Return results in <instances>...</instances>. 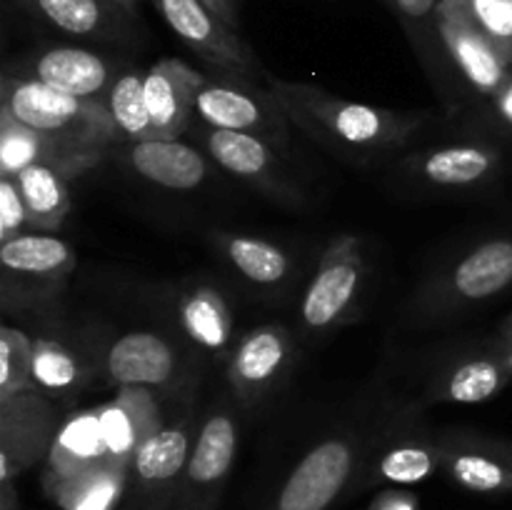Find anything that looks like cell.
<instances>
[{"mask_svg":"<svg viewBox=\"0 0 512 510\" xmlns=\"http://www.w3.org/2000/svg\"><path fill=\"white\" fill-rule=\"evenodd\" d=\"M128 160L140 178L170 190L198 188L208 175V165L200 150L180 140H143L133 143Z\"/></svg>","mask_w":512,"mask_h":510,"instance_id":"obj_14","label":"cell"},{"mask_svg":"<svg viewBox=\"0 0 512 510\" xmlns=\"http://www.w3.org/2000/svg\"><path fill=\"white\" fill-rule=\"evenodd\" d=\"M3 108L20 123L38 130L78 158L95 160L100 150L120 140L103 100L78 98L40 83L33 75H8L3 83Z\"/></svg>","mask_w":512,"mask_h":510,"instance_id":"obj_1","label":"cell"},{"mask_svg":"<svg viewBox=\"0 0 512 510\" xmlns=\"http://www.w3.org/2000/svg\"><path fill=\"white\" fill-rule=\"evenodd\" d=\"M205 148L220 168L238 175V178L263 185L273 178L275 155L260 135L243 133V130L208 128Z\"/></svg>","mask_w":512,"mask_h":510,"instance_id":"obj_21","label":"cell"},{"mask_svg":"<svg viewBox=\"0 0 512 510\" xmlns=\"http://www.w3.org/2000/svg\"><path fill=\"white\" fill-rule=\"evenodd\" d=\"M498 168V153L488 145H448L420 160L418 170L435 185H473Z\"/></svg>","mask_w":512,"mask_h":510,"instance_id":"obj_25","label":"cell"},{"mask_svg":"<svg viewBox=\"0 0 512 510\" xmlns=\"http://www.w3.org/2000/svg\"><path fill=\"white\" fill-rule=\"evenodd\" d=\"M195 118L203 120L208 128L218 130H255L268 128V108L255 98L250 90L225 80H208L195 93Z\"/></svg>","mask_w":512,"mask_h":510,"instance_id":"obj_17","label":"cell"},{"mask_svg":"<svg viewBox=\"0 0 512 510\" xmlns=\"http://www.w3.org/2000/svg\"><path fill=\"white\" fill-rule=\"evenodd\" d=\"M505 363V368L510 370V375H512V345H508V350H505V355L503 358H500Z\"/></svg>","mask_w":512,"mask_h":510,"instance_id":"obj_40","label":"cell"},{"mask_svg":"<svg viewBox=\"0 0 512 510\" xmlns=\"http://www.w3.org/2000/svg\"><path fill=\"white\" fill-rule=\"evenodd\" d=\"M180 323L195 345L225 355L233 338V315L218 290L208 285L190 290L180 303Z\"/></svg>","mask_w":512,"mask_h":510,"instance_id":"obj_22","label":"cell"},{"mask_svg":"<svg viewBox=\"0 0 512 510\" xmlns=\"http://www.w3.org/2000/svg\"><path fill=\"white\" fill-rule=\"evenodd\" d=\"M510 370L500 358H475L455 365L440 385V400L450 403H485L505 388Z\"/></svg>","mask_w":512,"mask_h":510,"instance_id":"obj_28","label":"cell"},{"mask_svg":"<svg viewBox=\"0 0 512 510\" xmlns=\"http://www.w3.org/2000/svg\"><path fill=\"white\" fill-rule=\"evenodd\" d=\"M0 403V480L13 483L15 475L28 468L43 450L48 440L50 413L35 390L0 398Z\"/></svg>","mask_w":512,"mask_h":510,"instance_id":"obj_10","label":"cell"},{"mask_svg":"<svg viewBox=\"0 0 512 510\" xmlns=\"http://www.w3.org/2000/svg\"><path fill=\"white\" fill-rule=\"evenodd\" d=\"M238 453V423L228 410H215L200 428L180 478V510H213Z\"/></svg>","mask_w":512,"mask_h":510,"instance_id":"obj_5","label":"cell"},{"mask_svg":"<svg viewBox=\"0 0 512 510\" xmlns=\"http://www.w3.org/2000/svg\"><path fill=\"white\" fill-rule=\"evenodd\" d=\"M290 360V333L280 325H263L245 335L230 353L228 380L243 403H255L285 373Z\"/></svg>","mask_w":512,"mask_h":510,"instance_id":"obj_9","label":"cell"},{"mask_svg":"<svg viewBox=\"0 0 512 510\" xmlns=\"http://www.w3.org/2000/svg\"><path fill=\"white\" fill-rule=\"evenodd\" d=\"M65 170L53 163H35L18 175L20 193L35 230H58L70 210Z\"/></svg>","mask_w":512,"mask_h":510,"instance_id":"obj_23","label":"cell"},{"mask_svg":"<svg viewBox=\"0 0 512 510\" xmlns=\"http://www.w3.org/2000/svg\"><path fill=\"white\" fill-rule=\"evenodd\" d=\"M223 248L225 258L250 283L275 285L288 278V253L268 240L253 235H223Z\"/></svg>","mask_w":512,"mask_h":510,"instance_id":"obj_27","label":"cell"},{"mask_svg":"<svg viewBox=\"0 0 512 510\" xmlns=\"http://www.w3.org/2000/svg\"><path fill=\"white\" fill-rule=\"evenodd\" d=\"M493 100H495V108H498V113L512 125V80H508V83H505L503 88L493 95Z\"/></svg>","mask_w":512,"mask_h":510,"instance_id":"obj_37","label":"cell"},{"mask_svg":"<svg viewBox=\"0 0 512 510\" xmlns=\"http://www.w3.org/2000/svg\"><path fill=\"white\" fill-rule=\"evenodd\" d=\"M508 70H510V80H512V53H510V58H508Z\"/></svg>","mask_w":512,"mask_h":510,"instance_id":"obj_42","label":"cell"},{"mask_svg":"<svg viewBox=\"0 0 512 510\" xmlns=\"http://www.w3.org/2000/svg\"><path fill=\"white\" fill-rule=\"evenodd\" d=\"M273 100L310 133L323 135L353 150H385L400 145L413 120L393 110L335 98L315 85L268 78Z\"/></svg>","mask_w":512,"mask_h":510,"instance_id":"obj_2","label":"cell"},{"mask_svg":"<svg viewBox=\"0 0 512 510\" xmlns=\"http://www.w3.org/2000/svg\"><path fill=\"white\" fill-rule=\"evenodd\" d=\"M205 75L178 58H163L145 70V103H148L153 140H178L195 118V93Z\"/></svg>","mask_w":512,"mask_h":510,"instance_id":"obj_8","label":"cell"},{"mask_svg":"<svg viewBox=\"0 0 512 510\" xmlns=\"http://www.w3.org/2000/svg\"><path fill=\"white\" fill-rule=\"evenodd\" d=\"M440 463V450L425 448V445H398V448L388 450L378 463V478L388 480V483H420V480L430 478L435 465Z\"/></svg>","mask_w":512,"mask_h":510,"instance_id":"obj_32","label":"cell"},{"mask_svg":"<svg viewBox=\"0 0 512 510\" xmlns=\"http://www.w3.org/2000/svg\"><path fill=\"white\" fill-rule=\"evenodd\" d=\"M0 263L20 275H65L75 258L68 243L55 235L20 233L0 243Z\"/></svg>","mask_w":512,"mask_h":510,"instance_id":"obj_24","label":"cell"},{"mask_svg":"<svg viewBox=\"0 0 512 510\" xmlns=\"http://www.w3.org/2000/svg\"><path fill=\"white\" fill-rule=\"evenodd\" d=\"M365 278V258L355 235H340L320 258L318 270L305 290L300 315L305 328L328 330L348 315Z\"/></svg>","mask_w":512,"mask_h":510,"instance_id":"obj_3","label":"cell"},{"mask_svg":"<svg viewBox=\"0 0 512 510\" xmlns=\"http://www.w3.org/2000/svg\"><path fill=\"white\" fill-rule=\"evenodd\" d=\"M33 78L63 93L88 100H103L115 75L108 58L78 45H53L33 58Z\"/></svg>","mask_w":512,"mask_h":510,"instance_id":"obj_11","label":"cell"},{"mask_svg":"<svg viewBox=\"0 0 512 510\" xmlns=\"http://www.w3.org/2000/svg\"><path fill=\"white\" fill-rule=\"evenodd\" d=\"M393 5L408 20H425L430 15L435 18V10H438L440 0H393Z\"/></svg>","mask_w":512,"mask_h":510,"instance_id":"obj_35","label":"cell"},{"mask_svg":"<svg viewBox=\"0 0 512 510\" xmlns=\"http://www.w3.org/2000/svg\"><path fill=\"white\" fill-rule=\"evenodd\" d=\"M168 28L208 63L223 70L255 68L253 53L238 30L230 28L205 0H150Z\"/></svg>","mask_w":512,"mask_h":510,"instance_id":"obj_6","label":"cell"},{"mask_svg":"<svg viewBox=\"0 0 512 510\" xmlns=\"http://www.w3.org/2000/svg\"><path fill=\"white\" fill-rule=\"evenodd\" d=\"M48 460V478H70V475L85 473V470L110 463L98 408L70 415L60 425L53 443H50Z\"/></svg>","mask_w":512,"mask_h":510,"instance_id":"obj_15","label":"cell"},{"mask_svg":"<svg viewBox=\"0 0 512 510\" xmlns=\"http://www.w3.org/2000/svg\"><path fill=\"white\" fill-rule=\"evenodd\" d=\"M103 103L120 140H130V143L153 140V125H150L148 103H145V73L128 68L115 75Z\"/></svg>","mask_w":512,"mask_h":510,"instance_id":"obj_26","label":"cell"},{"mask_svg":"<svg viewBox=\"0 0 512 510\" xmlns=\"http://www.w3.org/2000/svg\"><path fill=\"white\" fill-rule=\"evenodd\" d=\"M468 18L503 50L512 53V0H458Z\"/></svg>","mask_w":512,"mask_h":510,"instance_id":"obj_33","label":"cell"},{"mask_svg":"<svg viewBox=\"0 0 512 510\" xmlns=\"http://www.w3.org/2000/svg\"><path fill=\"white\" fill-rule=\"evenodd\" d=\"M205 3H208L210 8H213L215 13L230 25V28L238 30L240 20H238V10H235V0H205Z\"/></svg>","mask_w":512,"mask_h":510,"instance_id":"obj_36","label":"cell"},{"mask_svg":"<svg viewBox=\"0 0 512 510\" xmlns=\"http://www.w3.org/2000/svg\"><path fill=\"white\" fill-rule=\"evenodd\" d=\"M83 380L78 358L53 340H33V385L45 393H65Z\"/></svg>","mask_w":512,"mask_h":510,"instance_id":"obj_30","label":"cell"},{"mask_svg":"<svg viewBox=\"0 0 512 510\" xmlns=\"http://www.w3.org/2000/svg\"><path fill=\"white\" fill-rule=\"evenodd\" d=\"M35 15L73 38L128 40L133 38L138 15L115 0H33Z\"/></svg>","mask_w":512,"mask_h":510,"instance_id":"obj_12","label":"cell"},{"mask_svg":"<svg viewBox=\"0 0 512 510\" xmlns=\"http://www.w3.org/2000/svg\"><path fill=\"white\" fill-rule=\"evenodd\" d=\"M115 3H118V5H123V8L128 10V13L138 15V5H140V0H115Z\"/></svg>","mask_w":512,"mask_h":510,"instance_id":"obj_38","label":"cell"},{"mask_svg":"<svg viewBox=\"0 0 512 510\" xmlns=\"http://www.w3.org/2000/svg\"><path fill=\"white\" fill-rule=\"evenodd\" d=\"M33 385V340L23 330H0V398L28 393Z\"/></svg>","mask_w":512,"mask_h":510,"instance_id":"obj_31","label":"cell"},{"mask_svg":"<svg viewBox=\"0 0 512 510\" xmlns=\"http://www.w3.org/2000/svg\"><path fill=\"white\" fill-rule=\"evenodd\" d=\"M435 28L463 78L478 93L495 95L510 80L508 58L503 50L468 18L458 0H440Z\"/></svg>","mask_w":512,"mask_h":510,"instance_id":"obj_7","label":"cell"},{"mask_svg":"<svg viewBox=\"0 0 512 510\" xmlns=\"http://www.w3.org/2000/svg\"><path fill=\"white\" fill-rule=\"evenodd\" d=\"M35 163H53L60 170H80L90 165V160L70 155L50 138H45L38 130L28 128L13 118L10 110H0V175L18 178L25 168Z\"/></svg>","mask_w":512,"mask_h":510,"instance_id":"obj_16","label":"cell"},{"mask_svg":"<svg viewBox=\"0 0 512 510\" xmlns=\"http://www.w3.org/2000/svg\"><path fill=\"white\" fill-rule=\"evenodd\" d=\"M440 460L448 465L450 475L463 488L475 493H500L512 490V465L505 458L483 453V450L450 448L440 450Z\"/></svg>","mask_w":512,"mask_h":510,"instance_id":"obj_29","label":"cell"},{"mask_svg":"<svg viewBox=\"0 0 512 510\" xmlns=\"http://www.w3.org/2000/svg\"><path fill=\"white\" fill-rule=\"evenodd\" d=\"M105 368L120 385H165L175 375V353L160 335L135 330L110 345Z\"/></svg>","mask_w":512,"mask_h":510,"instance_id":"obj_13","label":"cell"},{"mask_svg":"<svg viewBox=\"0 0 512 510\" xmlns=\"http://www.w3.org/2000/svg\"><path fill=\"white\" fill-rule=\"evenodd\" d=\"M355 455L353 440H320L295 465L270 510H328L353 475Z\"/></svg>","mask_w":512,"mask_h":510,"instance_id":"obj_4","label":"cell"},{"mask_svg":"<svg viewBox=\"0 0 512 510\" xmlns=\"http://www.w3.org/2000/svg\"><path fill=\"white\" fill-rule=\"evenodd\" d=\"M505 340H508V345H512V318H510L508 328H505Z\"/></svg>","mask_w":512,"mask_h":510,"instance_id":"obj_41","label":"cell"},{"mask_svg":"<svg viewBox=\"0 0 512 510\" xmlns=\"http://www.w3.org/2000/svg\"><path fill=\"white\" fill-rule=\"evenodd\" d=\"M512 283V240L495 238L470 250L450 275L458 300H485Z\"/></svg>","mask_w":512,"mask_h":510,"instance_id":"obj_18","label":"cell"},{"mask_svg":"<svg viewBox=\"0 0 512 510\" xmlns=\"http://www.w3.org/2000/svg\"><path fill=\"white\" fill-rule=\"evenodd\" d=\"M25 225H30V218L18 180L0 175V240L15 238L23 233Z\"/></svg>","mask_w":512,"mask_h":510,"instance_id":"obj_34","label":"cell"},{"mask_svg":"<svg viewBox=\"0 0 512 510\" xmlns=\"http://www.w3.org/2000/svg\"><path fill=\"white\" fill-rule=\"evenodd\" d=\"M190 453H193V443H190L188 425H163L140 443L130 468L143 488L163 490L183 478Z\"/></svg>","mask_w":512,"mask_h":510,"instance_id":"obj_19","label":"cell"},{"mask_svg":"<svg viewBox=\"0 0 512 510\" xmlns=\"http://www.w3.org/2000/svg\"><path fill=\"white\" fill-rule=\"evenodd\" d=\"M13 3L18 5V8L30 10V13H35V3H33V0H13Z\"/></svg>","mask_w":512,"mask_h":510,"instance_id":"obj_39","label":"cell"},{"mask_svg":"<svg viewBox=\"0 0 512 510\" xmlns=\"http://www.w3.org/2000/svg\"><path fill=\"white\" fill-rule=\"evenodd\" d=\"M125 473V468L105 463L70 478H45V488L63 510H113L123 495Z\"/></svg>","mask_w":512,"mask_h":510,"instance_id":"obj_20","label":"cell"}]
</instances>
